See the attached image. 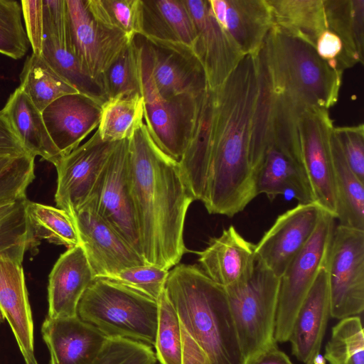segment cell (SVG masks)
I'll use <instances>...</instances> for the list:
<instances>
[{"instance_id": "44dd1931", "label": "cell", "mask_w": 364, "mask_h": 364, "mask_svg": "<svg viewBox=\"0 0 364 364\" xmlns=\"http://www.w3.org/2000/svg\"><path fill=\"white\" fill-rule=\"evenodd\" d=\"M41 333L50 353L49 364H92L108 338L78 316H46Z\"/></svg>"}, {"instance_id": "f907efd6", "label": "cell", "mask_w": 364, "mask_h": 364, "mask_svg": "<svg viewBox=\"0 0 364 364\" xmlns=\"http://www.w3.org/2000/svg\"><path fill=\"white\" fill-rule=\"evenodd\" d=\"M19 156H0V174L9 168Z\"/></svg>"}, {"instance_id": "cb8c5ba5", "label": "cell", "mask_w": 364, "mask_h": 364, "mask_svg": "<svg viewBox=\"0 0 364 364\" xmlns=\"http://www.w3.org/2000/svg\"><path fill=\"white\" fill-rule=\"evenodd\" d=\"M22 262L0 258V309L26 362L36 358L33 322Z\"/></svg>"}, {"instance_id": "d6a6232c", "label": "cell", "mask_w": 364, "mask_h": 364, "mask_svg": "<svg viewBox=\"0 0 364 364\" xmlns=\"http://www.w3.org/2000/svg\"><path fill=\"white\" fill-rule=\"evenodd\" d=\"M19 78V87L41 112L62 96L79 93L41 54L32 53L26 58Z\"/></svg>"}, {"instance_id": "d6986e66", "label": "cell", "mask_w": 364, "mask_h": 364, "mask_svg": "<svg viewBox=\"0 0 364 364\" xmlns=\"http://www.w3.org/2000/svg\"><path fill=\"white\" fill-rule=\"evenodd\" d=\"M101 104L81 93L62 96L42 112V116L54 144L64 156L97 129Z\"/></svg>"}, {"instance_id": "30bf717a", "label": "cell", "mask_w": 364, "mask_h": 364, "mask_svg": "<svg viewBox=\"0 0 364 364\" xmlns=\"http://www.w3.org/2000/svg\"><path fill=\"white\" fill-rule=\"evenodd\" d=\"M87 202L143 257L129 186V139L117 141Z\"/></svg>"}, {"instance_id": "52a82bcc", "label": "cell", "mask_w": 364, "mask_h": 364, "mask_svg": "<svg viewBox=\"0 0 364 364\" xmlns=\"http://www.w3.org/2000/svg\"><path fill=\"white\" fill-rule=\"evenodd\" d=\"M134 39L139 48L141 82L160 97L199 96L206 91L205 70L191 46L140 35Z\"/></svg>"}, {"instance_id": "7dc6e473", "label": "cell", "mask_w": 364, "mask_h": 364, "mask_svg": "<svg viewBox=\"0 0 364 364\" xmlns=\"http://www.w3.org/2000/svg\"><path fill=\"white\" fill-rule=\"evenodd\" d=\"M27 154H29L8 118L0 110V156H21Z\"/></svg>"}, {"instance_id": "f546056e", "label": "cell", "mask_w": 364, "mask_h": 364, "mask_svg": "<svg viewBox=\"0 0 364 364\" xmlns=\"http://www.w3.org/2000/svg\"><path fill=\"white\" fill-rule=\"evenodd\" d=\"M331 151L338 201L339 224L364 230V182L349 166L334 135H331Z\"/></svg>"}, {"instance_id": "f35d334b", "label": "cell", "mask_w": 364, "mask_h": 364, "mask_svg": "<svg viewBox=\"0 0 364 364\" xmlns=\"http://www.w3.org/2000/svg\"><path fill=\"white\" fill-rule=\"evenodd\" d=\"M29 46L21 2L0 0V53L18 60L26 55Z\"/></svg>"}, {"instance_id": "ee69618b", "label": "cell", "mask_w": 364, "mask_h": 364, "mask_svg": "<svg viewBox=\"0 0 364 364\" xmlns=\"http://www.w3.org/2000/svg\"><path fill=\"white\" fill-rule=\"evenodd\" d=\"M334 135L353 171L364 182V126L337 127Z\"/></svg>"}, {"instance_id": "7402d4cb", "label": "cell", "mask_w": 364, "mask_h": 364, "mask_svg": "<svg viewBox=\"0 0 364 364\" xmlns=\"http://www.w3.org/2000/svg\"><path fill=\"white\" fill-rule=\"evenodd\" d=\"M95 279L82 247L79 245L60 255L48 277L47 316H77V306Z\"/></svg>"}, {"instance_id": "db71d44e", "label": "cell", "mask_w": 364, "mask_h": 364, "mask_svg": "<svg viewBox=\"0 0 364 364\" xmlns=\"http://www.w3.org/2000/svg\"><path fill=\"white\" fill-rule=\"evenodd\" d=\"M26 364H38L36 360H28V361H26Z\"/></svg>"}, {"instance_id": "8992f818", "label": "cell", "mask_w": 364, "mask_h": 364, "mask_svg": "<svg viewBox=\"0 0 364 364\" xmlns=\"http://www.w3.org/2000/svg\"><path fill=\"white\" fill-rule=\"evenodd\" d=\"M279 283L280 278L256 262L247 282L225 289L246 364L277 345Z\"/></svg>"}, {"instance_id": "1f68e13d", "label": "cell", "mask_w": 364, "mask_h": 364, "mask_svg": "<svg viewBox=\"0 0 364 364\" xmlns=\"http://www.w3.org/2000/svg\"><path fill=\"white\" fill-rule=\"evenodd\" d=\"M41 55L79 93L91 97L101 105L107 100L102 87L85 71L76 57L71 39L52 35L44 37Z\"/></svg>"}, {"instance_id": "60d3db41", "label": "cell", "mask_w": 364, "mask_h": 364, "mask_svg": "<svg viewBox=\"0 0 364 364\" xmlns=\"http://www.w3.org/2000/svg\"><path fill=\"white\" fill-rule=\"evenodd\" d=\"M168 275V270L145 264L124 269L108 279L157 301L164 291Z\"/></svg>"}, {"instance_id": "ffe728a7", "label": "cell", "mask_w": 364, "mask_h": 364, "mask_svg": "<svg viewBox=\"0 0 364 364\" xmlns=\"http://www.w3.org/2000/svg\"><path fill=\"white\" fill-rule=\"evenodd\" d=\"M222 28L245 55H257L274 26L266 0H208Z\"/></svg>"}, {"instance_id": "c3c4849f", "label": "cell", "mask_w": 364, "mask_h": 364, "mask_svg": "<svg viewBox=\"0 0 364 364\" xmlns=\"http://www.w3.org/2000/svg\"><path fill=\"white\" fill-rule=\"evenodd\" d=\"M250 364H294L289 356L274 346L258 357Z\"/></svg>"}, {"instance_id": "7a4b0ae2", "label": "cell", "mask_w": 364, "mask_h": 364, "mask_svg": "<svg viewBox=\"0 0 364 364\" xmlns=\"http://www.w3.org/2000/svg\"><path fill=\"white\" fill-rule=\"evenodd\" d=\"M129 186L145 263L169 271L187 251L184 224L194 199L178 164L158 147L145 123L129 139Z\"/></svg>"}, {"instance_id": "3957f363", "label": "cell", "mask_w": 364, "mask_h": 364, "mask_svg": "<svg viewBox=\"0 0 364 364\" xmlns=\"http://www.w3.org/2000/svg\"><path fill=\"white\" fill-rule=\"evenodd\" d=\"M165 291L178 316L182 364H246L223 287L199 266L178 264Z\"/></svg>"}, {"instance_id": "7bdbcfd3", "label": "cell", "mask_w": 364, "mask_h": 364, "mask_svg": "<svg viewBox=\"0 0 364 364\" xmlns=\"http://www.w3.org/2000/svg\"><path fill=\"white\" fill-rule=\"evenodd\" d=\"M112 25L130 41L142 35V0H102Z\"/></svg>"}, {"instance_id": "ab89813d", "label": "cell", "mask_w": 364, "mask_h": 364, "mask_svg": "<svg viewBox=\"0 0 364 364\" xmlns=\"http://www.w3.org/2000/svg\"><path fill=\"white\" fill-rule=\"evenodd\" d=\"M152 348L124 338L108 337L92 364H154Z\"/></svg>"}, {"instance_id": "7c38bea8", "label": "cell", "mask_w": 364, "mask_h": 364, "mask_svg": "<svg viewBox=\"0 0 364 364\" xmlns=\"http://www.w3.org/2000/svg\"><path fill=\"white\" fill-rule=\"evenodd\" d=\"M65 1L74 53L85 71L102 87L103 73L132 41L100 21L87 0Z\"/></svg>"}, {"instance_id": "8d00e7d4", "label": "cell", "mask_w": 364, "mask_h": 364, "mask_svg": "<svg viewBox=\"0 0 364 364\" xmlns=\"http://www.w3.org/2000/svg\"><path fill=\"white\" fill-rule=\"evenodd\" d=\"M324 359L329 364H364V333L361 318H342L332 328Z\"/></svg>"}, {"instance_id": "8fae6325", "label": "cell", "mask_w": 364, "mask_h": 364, "mask_svg": "<svg viewBox=\"0 0 364 364\" xmlns=\"http://www.w3.org/2000/svg\"><path fill=\"white\" fill-rule=\"evenodd\" d=\"M298 127L302 161L314 203L336 219L338 201L330 143L334 127L328 109L304 110Z\"/></svg>"}, {"instance_id": "f6af8a7d", "label": "cell", "mask_w": 364, "mask_h": 364, "mask_svg": "<svg viewBox=\"0 0 364 364\" xmlns=\"http://www.w3.org/2000/svg\"><path fill=\"white\" fill-rule=\"evenodd\" d=\"M26 32L33 53L41 55L43 43L42 0L20 1Z\"/></svg>"}, {"instance_id": "816d5d0a", "label": "cell", "mask_w": 364, "mask_h": 364, "mask_svg": "<svg viewBox=\"0 0 364 364\" xmlns=\"http://www.w3.org/2000/svg\"><path fill=\"white\" fill-rule=\"evenodd\" d=\"M306 364H325L323 360L319 359V356L316 357V358L311 360L309 363Z\"/></svg>"}, {"instance_id": "277c9868", "label": "cell", "mask_w": 364, "mask_h": 364, "mask_svg": "<svg viewBox=\"0 0 364 364\" xmlns=\"http://www.w3.org/2000/svg\"><path fill=\"white\" fill-rule=\"evenodd\" d=\"M264 43L277 95L301 112L328 109L337 102L343 74L331 69L314 46L276 26Z\"/></svg>"}, {"instance_id": "9a60e30c", "label": "cell", "mask_w": 364, "mask_h": 364, "mask_svg": "<svg viewBox=\"0 0 364 364\" xmlns=\"http://www.w3.org/2000/svg\"><path fill=\"white\" fill-rule=\"evenodd\" d=\"M95 278H109L120 271L145 264L144 258L87 202L72 217Z\"/></svg>"}, {"instance_id": "5bb4252c", "label": "cell", "mask_w": 364, "mask_h": 364, "mask_svg": "<svg viewBox=\"0 0 364 364\" xmlns=\"http://www.w3.org/2000/svg\"><path fill=\"white\" fill-rule=\"evenodd\" d=\"M117 143L103 141L96 129L87 141L62 157L55 166L58 208L73 217L87 203Z\"/></svg>"}, {"instance_id": "4316f807", "label": "cell", "mask_w": 364, "mask_h": 364, "mask_svg": "<svg viewBox=\"0 0 364 364\" xmlns=\"http://www.w3.org/2000/svg\"><path fill=\"white\" fill-rule=\"evenodd\" d=\"M142 35L193 48L196 31L183 0H142Z\"/></svg>"}, {"instance_id": "f1b7e54d", "label": "cell", "mask_w": 364, "mask_h": 364, "mask_svg": "<svg viewBox=\"0 0 364 364\" xmlns=\"http://www.w3.org/2000/svg\"><path fill=\"white\" fill-rule=\"evenodd\" d=\"M326 28L343 46L345 68L364 60V0H323Z\"/></svg>"}, {"instance_id": "bcb514c9", "label": "cell", "mask_w": 364, "mask_h": 364, "mask_svg": "<svg viewBox=\"0 0 364 364\" xmlns=\"http://www.w3.org/2000/svg\"><path fill=\"white\" fill-rule=\"evenodd\" d=\"M315 49L318 56L331 69L343 74L346 70L343 61V46L337 35L326 28L318 37Z\"/></svg>"}, {"instance_id": "5b68a950", "label": "cell", "mask_w": 364, "mask_h": 364, "mask_svg": "<svg viewBox=\"0 0 364 364\" xmlns=\"http://www.w3.org/2000/svg\"><path fill=\"white\" fill-rule=\"evenodd\" d=\"M77 316L107 337L127 338L154 347L157 301L115 281L95 278L79 301Z\"/></svg>"}, {"instance_id": "83f0119b", "label": "cell", "mask_w": 364, "mask_h": 364, "mask_svg": "<svg viewBox=\"0 0 364 364\" xmlns=\"http://www.w3.org/2000/svg\"><path fill=\"white\" fill-rule=\"evenodd\" d=\"M256 56L257 91L252 111L250 141V162L253 173L272 141L275 104L272 76L264 43Z\"/></svg>"}, {"instance_id": "2e32d148", "label": "cell", "mask_w": 364, "mask_h": 364, "mask_svg": "<svg viewBox=\"0 0 364 364\" xmlns=\"http://www.w3.org/2000/svg\"><path fill=\"white\" fill-rule=\"evenodd\" d=\"M323 209L298 203L278 215L255 245L256 262L280 278L314 233Z\"/></svg>"}, {"instance_id": "f5cc1de1", "label": "cell", "mask_w": 364, "mask_h": 364, "mask_svg": "<svg viewBox=\"0 0 364 364\" xmlns=\"http://www.w3.org/2000/svg\"><path fill=\"white\" fill-rule=\"evenodd\" d=\"M4 320V316L2 311L0 309V325L3 323Z\"/></svg>"}, {"instance_id": "11a10c76", "label": "cell", "mask_w": 364, "mask_h": 364, "mask_svg": "<svg viewBox=\"0 0 364 364\" xmlns=\"http://www.w3.org/2000/svg\"><path fill=\"white\" fill-rule=\"evenodd\" d=\"M154 364H160V363L158 361H156Z\"/></svg>"}, {"instance_id": "d590c367", "label": "cell", "mask_w": 364, "mask_h": 364, "mask_svg": "<svg viewBox=\"0 0 364 364\" xmlns=\"http://www.w3.org/2000/svg\"><path fill=\"white\" fill-rule=\"evenodd\" d=\"M102 87L107 100L142 95L140 53L134 38L105 71Z\"/></svg>"}, {"instance_id": "4fadbf2b", "label": "cell", "mask_w": 364, "mask_h": 364, "mask_svg": "<svg viewBox=\"0 0 364 364\" xmlns=\"http://www.w3.org/2000/svg\"><path fill=\"white\" fill-rule=\"evenodd\" d=\"M141 93L144 119L154 141L165 154L178 163L193 134L204 93L163 99L146 85H141Z\"/></svg>"}, {"instance_id": "b9f144b4", "label": "cell", "mask_w": 364, "mask_h": 364, "mask_svg": "<svg viewBox=\"0 0 364 364\" xmlns=\"http://www.w3.org/2000/svg\"><path fill=\"white\" fill-rule=\"evenodd\" d=\"M35 178V157L23 154L0 174V204L26 197V190Z\"/></svg>"}, {"instance_id": "6da1fadb", "label": "cell", "mask_w": 364, "mask_h": 364, "mask_svg": "<svg viewBox=\"0 0 364 364\" xmlns=\"http://www.w3.org/2000/svg\"><path fill=\"white\" fill-rule=\"evenodd\" d=\"M212 90L210 165L202 203L210 214L231 218L257 196L250 162L256 55H245L225 82Z\"/></svg>"}, {"instance_id": "d4e9b609", "label": "cell", "mask_w": 364, "mask_h": 364, "mask_svg": "<svg viewBox=\"0 0 364 364\" xmlns=\"http://www.w3.org/2000/svg\"><path fill=\"white\" fill-rule=\"evenodd\" d=\"M257 196L270 200L290 193L298 203H314L304 166L287 153L272 144L254 172Z\"/></svg>"}, {"instance_id": "681fc988", "label": "cell", "mask_w": 364, "mask_h": 364, "mask_svg": "<svg viewBox=\"0 0 364 364\" xmlns=\"http://www.w3.org/2000/svg\"><path fill=\"white\" fill-rule=\"evenodd\" d=\"M27 198L0 204V220L15 211Z\"/></svg>"}, {"instance_id": "836d02e7", "label": "cell", "mask_w": 364, "mask_h": 364, "mask_svg": "<svg viewBox=\"0 0 364 364\" xmlns=\"http://www.w3.org/2000/svg\"><path fill=\"white\" fill-rule=\"evenodd\" d=\"M144 102L140 94L107 99L101 105L97 127L105 141L130 139L144 124Z\"/></svg>"}, {"instance_id": "4dcf8cb0", "label": "cell", "mask_w": 364, "mask_h": 364, "mask_svg": "<svg viewBox=\"0 0 364 364\" xmlns=\"http://www.w3.org/2000/svg\"><path fill=\"white\" fill-rule=\"evenodd\" d=\"M273 23L315 47L326 29L323 0H266Z\"/></svg>"}, {"instance_id": "e0dca14e", "label": "cell", "mask_w": 364, "mask_h": 364, "mask_svg": "<svg viewBox=\"0 0 364 364\" xmlns=\"http://www.w3.org/2000/svg\"><path fill=\"white\" fill-rule=\"evenodd\" d=\"M193 21V50L205 70L208 86H221L245 55L215 18L208 0H183Z\"/></svg>"}, {"instance_id": "74e56055", "label": "cell", "mask_w": 364, "mask_h": 364, "mask_svg": "<svg viewBox=\"0 0 364 364\" xmlns=\"http://www.w3.org/2000/svg\"><path fill=\"white\" fill-rule=\"evenodd\" d=\"M158 326L154 348L160 364H182V343L178 316L165 289L159 299Z\"/></svg>"}, {"instance_id": "603a6c76", "label": "cell", "mask_w": 364, "mask_h": 364, "mask_svg": "<svg viewBox=\"0 0 364 364\" xmlns=\"http://www.w3.org/2000/svg\"><path fill=\"white\" fill-rule=\"evenodd\" d=\"M329 317L330 296L324 265L296 314L288 339L299 361L306 364L319 355Z\"/></svg>"}, {"instance_id": "ba28073f", "label": "cell", "mask_w": 364, "mask_h": 364, "mask_svg": "<svg viewBox=\"0 0 364 364\" xmlns=\"http://www.w3.org/2000/svg\"><path fill=\"white\" fill-rule=\"evenodd\" d=\"M335 220L322 210L311 238L280 277L274 331L277 343L288 342L296 314L326 262Z\"/></svg>"}, {"instance_id": "484cf974", "label": "cell", "mask_w": 364, "mask_h": 364, "mask_svg": "<svg viewBox=\"0 0 364 364\" xmlns=\"http://www.w3.org/2000/svg\"><path fill=\"white\" fill-rule=\"evenodd\" d=\"M26 151L41 156L55 166L63 156L51 139L42 112L18 87L9 97L1 109Z\"/></svg>"}, {"instance_id": "e575fe53", "label": "cell", "mask_w": 364, "mask_h": 364, "mask_svg": "<svg viewBox=\"0 0 364 364\" xmlns=\"http://www.w3.org/2000/svg\"><path fill=\"white\" fill-rule=\"evenodd\" d=\"M26 212L35 238L68 249L80 245L73 219L65 210L27 200Z\"/></svg>"}, {"instance_id": "9c48e42d", "label": "cell", "mask_w": 364, "mask_h": 364, "mask_svg": "<svg viewBox=\"0 0 364 364\" xmlns=\"http://www.w3.org/2000/svg\"><path fill=\"white\" fill-rule=\"evenodd\" d=\"M331 317L359 316L364 310V230L335 227L325 264Z\"/></svg>"}, {"instance_id": "ac0fdd59", "label": "cell", "mask_w": 364, "mask_h": 364, "mask_svg": "<svg viewBox=\"0 0 364 364\" xmlns=\"http://www.w3.org/2000/svg\"><path fill=\"white\" fill-rule=\"evenodd\" d=\"M198 256L200 268L224 289L242 285L252 277L255 266V244L247 240L233 225L219 237L210 239Z\"/></svg>"}]
</instances>
